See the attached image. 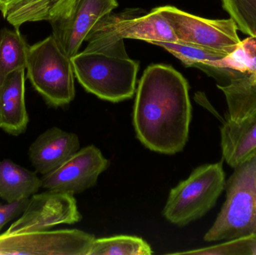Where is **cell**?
<instances>
[{"label": "cell", "mask_w": 256, "mask_h": 255, "mask_svg": "<svg viewBox=\"0 0 256 255\" xmlns=\"http://www.w3.org/2000/svg\"><path fill=\"white\" fill-rule=\"evenodd\" d=\"M191 119L189 85L183 75L167 64L148 66L138 82L132 113L138 140L154 152L178 154L188 141Z\"/></svg>", "instance_id": "1"}, {"label": "cell", "mask_w": 256, "mask_h": 255, "mask_svg": "<svg viewBox=\"0 0 256 255\" xmlns=\"http://www.w3.org/2000/svg\"><path fill=\"white\" fill-rule=\"evenodd\" d=\"M124 40L84 49L70 58L78 82L102 100L118 103L135 93L138 62L130 58Z\"/></svg>", "instance_id": "2"}, {"label": "cell", "mask_w": 256, "mask_h": 255, "mask_svg": "<svg viewBox=\"0 0 256 255\" xmlns=\"http://www.w3.org/2000/svg\"><path fill=\"white\" fill-rule=\"evenodd\" d=\"M226 184V198L204 237L206 242L256 234V154L234 168Z\"/></svg>", "instance_id": "3"}, {"label": "cell", "mask_w": 256, "mask_h": 255, "mask_svg": "<svg viewBox=\"0 0 256 255\" xmlns=\"http://www.w3.org/2000/svg\"><path fill=\"white\" fill-rule=\"evenodd\" d=\"M26 69L33 88L50 106L62 107L74 99L75 75L72 59L54 35L28 46Z\"/></svg>", "instance_id": "4"}, {"label": "cell", "mask_w": 256, "mask_h": 255, "mask_svg": "<svg viewBox=\"0 0 256 255\" xmlns=\"http://www.w3.org/2000/svg\"><path fill=\"white\" fill-rule=\"evenodd\" d=\"M226 184L222 162L198 166L188 179L172 189L162 215L178 227L188 226L215 206Z\"/></svg>", "instance_id": "5"}, {"label": "cell", "mask_w": 256, "mask_h": 255, "mask_svg": "<svg viewBox=\"0 0 256 255\" xmlns=\"http://www.w3.org/2000/svg\"><path fill=\"white\" fill-rule=\"evenodd\" d=\"M137 39L147 43L178 42L177 37L160 7L148 13L138 8L111 13L102 19L87 36L85 49L94 50L114 41Z\"/></svg>", "instance_id": "6"}, {"label": "cell", "mask_w": 256, "mask_h": 255, "mask_svg": "<svg viewBox=\"0 0 256 255\" xmlns=\"http://www.w3.org/2000/svg\"><path fill=\"white\" fill-rule=\"evenodd\" d=\"M178 41L230 54L240 40L236 22L230 19H207L191 14L174 6L160 7Z\"/></svg>", "instance_id": "7"}, {"label": "cell", "mask_w": 256, "mask_h": 255, "mask_svg": "<svg viewBox=\"0 0 256 255\" xmlns=\"http://www.w3.org/2000/svg\"><path fill=\"white\" fill-rule=\"evenodd\" d=\"M96 237L78 229L0 235V255H87Z\"/></svg>", "instance_id": "8"}, {"label": "cell", "mask_w": 256, "mask_h": 255, "mask_svg": "<svg viewBox=\"0 0 256 255\" xmlns=\"http://www.w3.org/2000/svg\"><path fill=\"white\" fill-rule=\"evenodd\" d=\"M81 220L74 195L48 190L32 196L20 217L3 235L46 231L58 225L75 224Z\"/></svg>", "instance_id": "9"}, {"label": "cell", "mask_w": 256, "mask_h": 255, "mask_svg": "<svg viewBox=\"0 0 256 255\" xmlns=\"http://www.w3.org/2000/svg\"><path fill=\"white\" fill-rule=\"evenodd\" d=\"M110 162L97 147L91 145L80 149L64 164L43 175L42 188L70 194H79L97 184L100 174Z\"/></svg>", "instance_id": "10"}, {"label": "cell", "mask_w": 256, "mask_h": 255, "mask_svg": "<svg viewBox=\"0 0 256 255\" xmlns=\"http://www.w3.org/2000/svg\"><path fill=\"white\" fill-rule=\"evenodd\" d=\"M118 5V0H74L67 16L50 22L52 35L72 58L79 52L93 28Z\"/></svg>", "instance_id": "11"}, {"label": "cell", "mask_w": 256, "mask_h": 255, "mask_svg": "<svg viewBox=\"0 0 256 255\" xmlns=\"http://www.w3.org/2000/svg\"><path fill=\"white\" fill-rule=\"evenodd\" d=\"M80 149V142L76 134L54 127L30 145L28 157L36 172L45 175L60 168Z\"/></svg>", "instance_id": "12"}, {"label": "cell", "mask_w": 256, "mask_h": 255, "mask_svg": "<svg viewBox=\"0 0 256 255\" xmlns=\"http://www.w3.org/2000/svg\"><path fill=\"white\" fill-rule=\"evenodd\" d=\"M25 69L9 73L0 86V128L13 136L24 133L30 121L25 103Z\"/></svg>", "instance_id": "13"}, {"label": "cell", "mask_w": 256, "mask_h": 255, "mask_svg": "<svg viewBox=\"0 0 256 255\" xmlns=\"http://www.w3.org/2000/svg\"><path fill=\"white\" fill-rule=\"evenodd\" d=\"M74 0H0V12L16 29L28 22H52L72 11Z\"/></svg>", "instance_id": "14"}, {"label": "cell", "mask_w": 256, "mask_h": 255, "mask_svg": "<svg viewBox=\"0 0 256 255\" xmlns=\"http://www.w3.org/2000/svg\"><path fill=\"white\" fill-rule=\"evenodd\" d=\"M154 44L168 51L186 67L200 69L210 76L221 78L222 81L224 77L226 78L227 83L233 78L242 74L240 72L228 68L226 57L228 54L225 52L179 41L158 42Z\"/></svg>", "instance_id": "15"}, {"label": "cell", "mask_w": 256, "mask_h": 255, "mask_svg": "<svg viewBox=\"0 0 256 255\" xmlns=\"http://www.w3.org/2000/svg\"><path fill=\"white\" fill-rule=\"evenodd\" d=\"M222 158L234 168L256 154V109L239 122L227 121L220 128Z\"/></svg>", "instance_id": "16"}, {"label": "cell", "mask_w": 256, "mask_h": 255, "mask_svg": "<svg viewBox=\"0 0 256 255\" xmlns=\"http://www.w3.org/2000/svg\"><path fill=\"white\" fill-rule=\"evenodd\" d=\"M42 187V179L12 160L0 161V199L7 203L30 199Z\"/></svg>", "instance_id": "17"}, {"label": "cell", "mask_w": 256, "mask_h": 255, "mask_svg": "<svg viewBox=\"0 0 256 255\" xmlns=\"http://www.w3.org/2000/svg\"><path fill=\"white\" fill-rule=\"evenodd\" d=\"M228 105L227 121L239 122L256 109V79L249 73L233 78L225 85H218Z\"/></svg>", "instance_id": "18"}, {"label": "cell", "mask_w": 256, "mask_h": 255, "mask_svg": "<svg viewBox=\"0 0 256 255\" xmlns=\"http://www.w3.org/2000/svg\"><path fill=\"white\" fill-rule=\"evenodd\" d=\"M28 45L19 29H0V86L16 69L26 67Z\"/></svg>", "instance_id": "19"}, {"label": "cell", "mask_w": 256, "mask_h": 255, "mask_svg": "<svg viewBox=\"0 0 256 255\" xmlns=\"http://www.w3.org/2000/svg\"><path fill=\"white\" fill-rule=\"evenodd\" d=\"M154 252L141 238L118 235L94 239L87 255H150Z\"/></svg>", "instance_id": "20"}, {"label": "cell", "mask_w": 256, "mask_h": 255, "mask_svg": "<svg viewBox=\"0 0 256 255\" xmlns=\"http://www.w3.org/2000/svg\"><path fill=\"white\" fill-rule=\"evenodd\" d=\"M238 29L256 37V0H220Z\"/></svg>", "instance_id": "21"}, {"label": "cell", "mask_w": 256, "mask_h": 255, "mask_svg": "<svg viewBox=\"0 0 256 255\" xmlns=\"http://www.w3.org/2000/svg\"><path fill=\"white\" fill-rule=\"evenodd\" d=\"M174 255H256V234L228 240L224 244L192 251L173 253Z\"/></svg>", "instance_id": "22"}, {"label": "cell", "mask_w": 256, "mask_h": 255, "mask_svg": "<svg viewBox=\"0 0 256 255\" xmlns=\"http://www.w3.org/2000/svg\"><path fill=\"white\" fill-rule=\"evenodd\" d=\"M228 69L252 74L256 79V37L242 40L234 52L226 57Z\"/></svg>", "instance_id": "23"}, {"label": "cell", "mask_w": 256, "mask_h": 255, "mask_svg": "<svg viewBox=\"0 0 256 255\" xmlns=\"http://www.w3.org/2000/svg\"><path fill=\"white\" fill-rule=\"evenodd\" d=\"M28 201L30 199H24L6 205H0V232L7 223L22 214Z\"/></svg>", "instance_id": "24"}]
</instances>
